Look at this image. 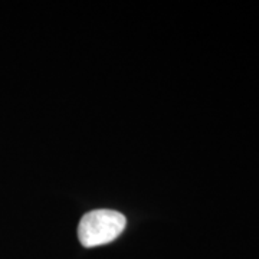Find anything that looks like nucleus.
Returning <instances> with one entry per match:
<instances>
[{
  "mask_svg": "<svg viewBox=\"0 0 259 259\" xmlns=\"http://www.w3.org/2000/svg\"><path fill=\"white\" fill-rule=\"evenodd\" d=\"M125 218L115 210L87 213L78 226V238L85 248H95L115 241L125 228Z\"/></svg>",
  "mask_w": 259,
  "mask_h": 259,
  "instance_id": "f257e3e1",
  "label": "nucleus"
}]
</instances>
